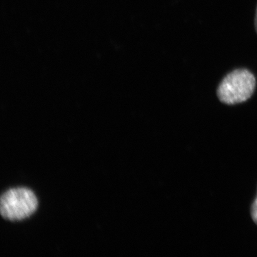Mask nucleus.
I'll return each mask as SVG.
<instances>
[{
  "label": "nucleus",
  "mask_w": 257,
  "mask_h": 257,
  "mask_svg": "<svg viewBox=\"0 0 257 257\" xmlns=\"http://www.w3.org/2000/svg\"><path fill=\"white\" fill-rule=\"evenodd\" d=\"M256 88V78L249 70L237 69L228 74L219 84L218 98L229 105L244 102L251 97Z\"/></svg>",
  "instance_id": "f257e3e1"
},
{
  "label": "nucleus",
  "mask_w": 257,
  "mask_h": 257,
  "mask_svg": "<svg viewBox=\"0 0 257 257\" xmlns=\"http://www.w3.org/2000/svg\"><path fill=\"white\" fill-rule=\"evenodd\" d=\"M38 207V200L30 189L19 187L10 189L0 198V213L5 219L22 221L30 217Z\"/></svg>",
  "instance_id": "f03ea898"
},
{
  "label": "nucleus",
  "mask_w": 257,
  "mask_h": 257,
  "mask_svg": "<svg viewBox=\"0 0 257 257\" xmlns=\"http://www.w3.org/2000/svg\"><path fill=\"white\" fill-rule=\"evenodd\" d=\"M251 215L253 221H254L255 224H257V195L251 206Z\"/></svg>",
  "instance_id": "7ed1b4c3"
},
{
  "label": "nucleus",
  "mask_w": 257,
  "mask_h": 257,
  "mask_svg": "<svg viewBox=\"0 0 257 257\" xmlns=\"http://www.w3.org/2000/svg\"><path fill=\"white\" fill-rule=\"evenodd\" d=\"M255 28H256V31L257 32V8L256 12V17H255Z\"/></svg>",
  "instance_id": "20e7f679"
}]
</instances>
